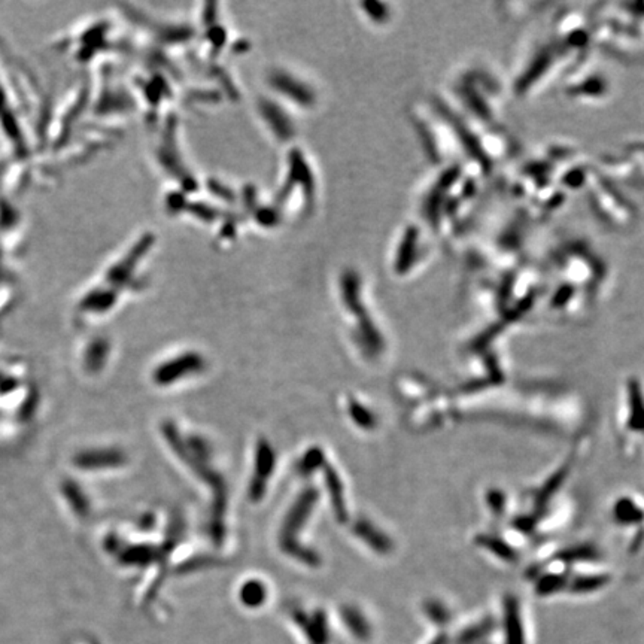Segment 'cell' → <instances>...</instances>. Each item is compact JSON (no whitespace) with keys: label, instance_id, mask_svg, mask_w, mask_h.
I'll use <instances>...</instances> for the list:
<instances>
[{"label":"cell","instance_id":"obj_1","mask_svg":"<svg viewBox=\"0 0 644 644\" xmlns=\"http://www.w3.org/2000/svg\"><path fill=\"white\" fill-rule=\"evenodd\" d=\"M264 588H261L258 584H248V586H245L242 591L243 602L251 607L261 604V601H264Z\"/></svg>","mask_w":644,"mask_h":644}]
</instances>
